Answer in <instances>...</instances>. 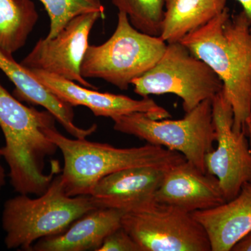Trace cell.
Returning <instances> with one entry per match:
<instances>
[{"instance_id": "cell-1", "label": "cell", "mask_w": 251, "mask_h": 251, "mask_svg": "<svg viewBox=\"0 0 251 251\" xmlns=\"http://www.w3.org/2000/svg\"><path fill=\"white\" fill-rule=\"evenodd\" d=\"M180 42L206 63L223 82L232 107L233 130H245L251 112V18L228 8Z\"/></svg>"}, {"instance_id": "cell-2", "label": "cell", "mask_w": 251, "mask_h": 251, "mask_svg": "<svg viewBox=\"0 0 251 251\" xmlns=\"http://www.w3.org/2000/svg\"><path fill=\"white\" fill-rule=\"evenodd\" d=\"M48 110L29 108L11 95L0 82V128L4 135L3 158L9 167L10 183L18 194H43L59 172L55 165L44 173L45 160L58 148L45 130L55 125Z\"/></svg>"}, {"instance_id": "cell-3", "label": "cell", "mask_w": 251, "mask_h": 251, "mask_svg": "<svg viewBox=\"0 0 251 251\" xmlns=\"http://www.w3.org/2000/svg\"><path fill=\"white\" fill-rule=\"evenodd\" d=\"M45 133L62 153L64 168L60 177L71 197L90 196L99 180L121 170L142 166L169 169L186 160L177 151L149 143L118 148L86 138L71 139L59 133L55 125L48 127Z\"/></svg>"}, {"instance_id": "cell-4", "label": "cell", "mask_w": 251, "mask_h": 251, "mask_svg": "<svg viewBox=\"0 0 251 251\" xmlns=\"http://www.w3.org/2000/svg\"><path fill=\"white\" fill-rule=\"evenodd\" d=\"M90 196H68L60 175L37 198L19 194L5 202L1 225L8 249L32 251L42 238L62 233L77 219L97 209Z\"/></svg>"}, {"instance_id": "cell-5", "label": "cell", "mask_w": 251, "mask_h": 251, "mask_svg": "<svg viewBox=\"0 0 251 251\" xmlns=\"http://www.w3.org/2000/svg\"><path fill=\"white\" fill-rule=\"evenodd\" d=\"M167 47L160 36L144 34L119 12L116 29L100 45H90L81 66L85 78H99L121 90L154 67Z\"/></svg>"}, {"instance_id": "cell-6", "label": "cell", "mask_w": 251, "mask_h": 251, "mask_svg": "<svg viewBox=\"0 0 251 251\" xmlns=\"http://www.w3.org/2000/svg\"><path fill=\"white\" fill-rule=\"evenodd\" d=\"M155 120L142 112H134L113 120L114 129L133 135L151 145L177 151L203 173L204 158L214 150L216 141L212 102L207 99L176 120Z\"/></svg>"}, {"instance_id": "cell-7", "label": "cell", "mask_w": 251, "mask_h": 251, "mask_svg": "<svg viewBox=\"0 0 251 251\" xmlns=\"http://www.w3.org/2000/svg\"><path fill=\"white\" fill-rule=\"evenodd\" d=\"M143 98L173 94L182 100L185 113L223 90V82L205 62L181 42L167 44L161 58L148 72L132 82Z\"/></svg>"}, {"instance_id": "cell-8", "label": "cell", "mask_w": 251, "mask_h": 251, "mask_svg": "<svg viewBox=\"0 0 251 251\" xmlns=\"http://www.w3.org/2000/svg\"><path fill=\"white\" fill-rule=\"evenodd\" d=\"M121 226L142 251H211L207 233L192 213L156 201L124 213Z\"/></svg>"}, {"instance_id": "cell-9", "label": "cell", "mask_w": 251, "mask_h": 251, "mask_svg": "<svg viewBox=\"0 0 251 251\" xmlns=\"http://www.w3.org/2000/svg\"><path fill=\"white\" fill-rule=\"evenodd\" d=\"M216 150L206 153V173L215 176L226 202L233 199L243 185L251 181V150L245 130L234 131L233 110L224 91L211 99Z\"/></svg>"}, {"instance_id": "cell-10", "label": "cell", "mask_w": 251, "mask_h": 251, "mask_svg": "<svg viewBox=\"0 0 251 251\" xmlns=\"http://www.w3.org/2000/svg\"><path fill=\"white\" fill-rule=\"evenodd\" d=\"M105 15L99 12L80 15L72 19L59 34L50 39H39L21 65L28 70L49 73L97 90L81 74V66L88 49L92 28Z\"/></svg>"}, {"instance_id": "cell-11", "label": "cell", "mask_w": 251, "mask_h": 251, "mask_svg": "<svg viewBox=\"0 0 251 251\" xmlns=\"http://www.w3.org/2000/svg\"><path fill=\"white\" fill-rule=\"evenodd\" d=\"M28 71L47 90L63 101L73 107L85 106L90 109L95 116L110 117L113 120L124 115L142 112L155 120L171 117L166 109L150 97L138 100L122 94L103 93L49 73Z\"/></svg>"}, {"instance_id": "cell-12", "label": "cell", "mask_w": 251, "mask_h": 251, "mask_svg": "<svg viewBox=\"0 0 251 251\" xmlns=\"http://www.w3.org/2000/svg\"><path fill=\"white\" fill-rule=\"evenodd\" d=\"M155 201L188 213L211 209L226 202L217 178L203 173L187 160L167 170L155 193Z\"/></svg>"}, {"instance_id": "cell-13", "label": "cell", "mask_w": 251, "mask_h": 251, "mask_svg": "<svg viewBox=\"0 0 251 251\" xmlns=\"http://www.w3.org/2000/svg\"><path fill=\"white\" fill-rule=\"evenodd\" d=\"M167 170L142 166L115 172L99 180L90 196L98 208L136 210L156 201L155 193Z\"/></svg>"}, {"instance_id": "cell-14", "label": "cell", "mask_w": 251, "mask_h": 251, "mask_svg": "<svg viewBox=\"0 0 251 251\" xmlns=\"http://www.w3.org/2000/svg\"><path fill=\"white\" fill-rule=\"evenodd\" d=\"M192 215L205 229L211 251H231L251 232V181L243 185L233 199Z\"/></svg>"}, {"instance_id": "cell-15", "label": "cell", "mask_w": 251, "mask_h": 251, "mask_svg": "<svg viewBox=\"0 0 251 251\" xmlns=\"http://www.w3.org/2000/svg\"><path fill=\"white\" fill-rule=\"evenodd\" d=\"M0 70L14 84L15 97L18 100L44 107L74 138H86L97 130L96 125L88 128L75 125L74 107L51 93L21 63L16 62L13 55L0 51Z\"/></svg>"}, {"instance_id": "cell-16", "label": "cell", "mask_w": 251, "mask_h": 251, "mask_svg": "<svg viewBox=\"0 0 251 251\" xmlns=\"http://www.w3.org/2000/svg\"><path fill=\"white\" fill-rule=\"evenodd\" d=\"M123 211L97 208L77 219L62 233L39 239L34 251H97L104 239L121 226Z\"/></svg>"}, {"instance_id": "cell-17", "label": "cell", "mask_w": 251, "mask_h": 251, "mask_svg": "<svg viewBox=\"0 0 251 251\" xmlns=\"http://www.w3.org/2000/svg\"><path fill=\"white\" fill-rule=\"evenodd\" d=\"M227 0H166L160 37L167 44L180 42L221 14Z\"/></svg>"}, {"instance_id": "cell-18", "label": "cell", "mask_w": 251, "mask_h": 251, "mask_svg": "<svg viewBox=\"0 0 251 251\" xmlns=\"http://www.w3.org/2000/svg\"><path fill=\"white\" fill-rule=\"evenodd\" d=\"M39 17L31 0H0V51L13 55L24 47Z\"/></svg>"}, {"instance_id": "cell-19", "label": "cell", "mask_w": 251, "mask_h": 251, "mask_svg": "<svg viewBox=\"0 0 251 251\" xmlns=\"http://www.w3.org/2000/svg\"><path fill=\"white\" fill-rule=\"evenodd\" d=\"M119 12L126 14L133 27L144 34L161 36L166 0H111Z\"/></svg>"}, {"instance_id": "cell-20", "label": "cell", "mask_w": 251, "mask_h": 251, "mask_svg": "<svg viewBox=\"0 0 251 251\" xmlns=\"http://www.w3.org/2000/svg\"><path fill=\"white\" fill-rule=\"evenodd\" d=\"M45 6L50 18V29L45 39H50L80 15L99 12L105 15L100 0H39Z\"/></svg>"}, {"instance_id": "cell-21", "label": "cell", "mask_w": 251, "mask_h": 251, "mask_svg": "<svg viewBox=\"0 0 251 251\" xmlns=\"http://www.w3.org/2000/svg\"><path fill=\"white\" fill-rule=\"evenodd\" d=\"M97 251H142L138 244L122 226L104 239Z\"/></svg>"}, {"instance_id": "cell-22", "label": "cell", "mask_w": 251, "mask_h": 251, "mask_svg": "<svg viewBox=\"0 0 251 251\" xmlns=\"http://www.w3.org/2000/svg\"><path fill=\"white\" fill-rule=\"evenodd\" d=\"M231 251H251V232L236 243Z\"/></svg>"}, {"instance_id": "cell-23", "label": "cell", "mask_w": 251, "mask_h": 251, "mask_svg": "<svg viewBox=\"0 0 251 251\" xmlns=\"http://www.w3.org/2000/svg\"><path fill=\"white\" fill-rule=\"evenodd\" d=\"M2 158H3L2 148H0V191L6 184V173H5L4 167L1 164Z\"/></svg>"}, {"instance_id": "cell-24", "label": "cell", "mask_w": 251, "mask_h": 251, "mask_svg": "<svg viewBox=\"0 0 251 251\" xmlns=\"http://www.w3.org/2000/svg\"><path fill=\"white\" fill-rule=\"evenodd\" d=\"M242 5L243 11L251 18V0H237Z\"/></svg>"}, {"instance_id": "cell-25", "label": "cell", "mask_w": 251, "mask_h": 251, "mask_svg": "<svg viewBox=\"0 0 251 251\" xmlns=\"http://www.w3.org/2000/svg\"><path fill=\"white\" fill-rule=\"evenodd\" d=\"M245 131L251 139V120H248L246 122Z\"/></svg>"}, {"instance_id": "cell-26", "label": "cell", "mask_w": 251, "mask_h": 251, "mask_svg": "<svg viewBox=\"0 0 251 251\" xmlns=\"http://www.w3.org/2000/svg\"><path fill=\"white\" fill-rule=\"evenodd\" d=\"M248 120H251V112L250 115H249V119H248Z\"/></svg>"}]
</instances>
